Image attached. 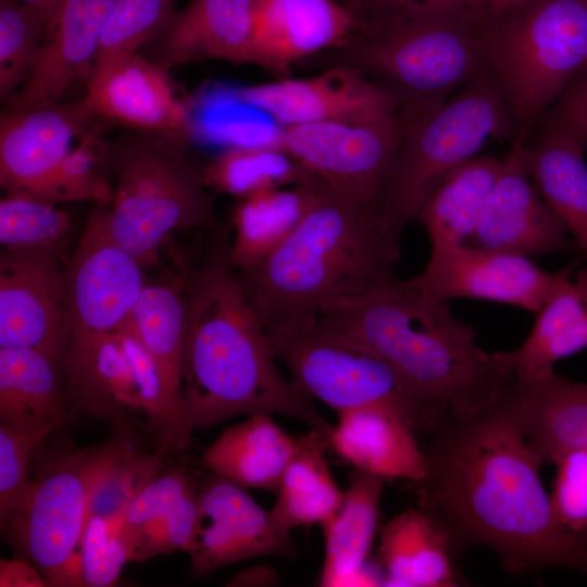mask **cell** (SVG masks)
<instances>
[{"label": "cell", "mask_w": 587, "mask_h": 587, "mask_svg": "<svg viewBox=\"0 0 587 587\" xmlns=\"http://www.w3.org/2000/svg\"><path fill=\"white\" fill-rule=\"evenodd\" d=\"M417 509L446 535L457 558L491 550L504 569L526 574L567 567L587 574V542L566 525L541 482L544 462L502 400L469 417H444L430 432Z\"/></svg>", "instance_id": "6da1fadb"}, {"label": "cell", "mask_w": 587, "mask_h": 587, "mask_svg": "<svg viewBox=\"0 0 587 587\" xmlns=\"http://www.w3.org/2000/svg\"><path fill=\"white\" fill-rule=\"evenodd\" d=\"M230 225L215 229L185 275L183 412L187 433L237 415L278 414L328 437L333 425L279 371L266 333L230 260Z\"/></svg>", "instance_id": "7a4b0ae2"}, {"label": "cell", "mask_w": 587, "mask_h": 587, "mask_svg": "<svg viewBox=\"0 0 587 587\" xmlns=\"http://www.w3.org/2000/svg\"><path fill=\"white\" fill-rule=\"evenodd\" d=\"M324 323L388 363L423 400L469 419L495 408L515 379V350L488 352L438 299L397 276L327 300Z\"/></svg>", "instance_id": "3957f363"}, {"label": "cell", "mask_w": 587, "mask_h": 587, "mask_svg": "<svg viewBox=\"0 0 587 587\" xmlns=\"http://www.w3.org/2000/svg\"><path fill=\"white\" fill-rule=\"evenodd\" d=\"M400 257L373 212L328 188L292 234L239 277L267 334L308 325L327 300L395 277Z\"/></svg>", "instance_id": "277c9868"}, {"label": "cell", "mask_w": 587, "mask_h": 587, "mask_svg": "<svg viewBox=\"0 0 587 587\" xmlns=\"http://www.w3.org/2000/svg\"><path fill=\"white\" fill-rule=\"evenodd\" d=\"M489 11L483 4L374 7L344 43L320 55L327 66L361 72L395 100L399 113L424 111L489 72L482 42Z\"/></svg>", "instance_id": "5b68a950"}, {"label": "cell", "mask_w": 587, "mask_h": 587, "mask_svg": "<svg viewBox=\"0 0 587 587\" xmlns=\"http://www.w3.org/2000/svg\"><path fill=\"white\" fill-rule=\"evenodd\" d=\"M400 145L375 212L384 235L400 245L439 182L477 155L494 138H512L517 126L508 101L486 72L446 101L420 112L399 113Z\"/></svg>", "instance_id": "8992f818"}, {"label": "cell", "mask_w": 587, "mask_h": 587, "mask_svg": "<svg viewBox=\"0 0 587 587\" xmlns=\"http://www.w3.org/2000/svg\"><path fill=\"white\" fill-rule=\"evenodd\" d=\"M489 72L517 126L528 134L587 66V8L580 0H527L490 10L482 32Z\"/></svg>", "instance_id": "52a82bcc"}, {"label": "cell", "mask_w": 587, "mask_h": 587, "mask_svg": "<svg viewBox=\"0 0 587 587\" xmlns=\"http://www.w3.org/2000/svg\"><path fill=\"white\" fill-rule=\"evenodd\" d=\"M178 143L130 138L109 146L115 186L109 207L102 204L105 226L142 267L157 260L170 233L216 226L202 171L187 161Z\"/></svg>", "instance_id": "ba28073f"}, {"label": "cell", "mask_w": 587, "mask_h": 587, "mask_svg": "<svg viewBox=\"0 0 587 587\" xmlns=\"http://www.w3.org/2000/svg\"><path fill=\"white\" fill-rule=\"evenodd\" d=\"M140 435L114 433L105 441L50 461L2 530L46 577L49 586H83L77 552L92 495L117 463L141 450Z\"/></svg>", "instance_id": "9c48e42d"}, {"label": "cell", "mask_w": 587, "mask_h": 587, "mask_svg": "<svg viewBox=\"0 0 587 587\" xmlns=\"http://www.w3.org/2000/svg\"><path fill=\"white\" fill-rule=\"evenodd\" d=\"M292 384L337 413L384 403L400 410L416 432H432L447 416L419 397L380 357L320 317L302 327L266 334Z\"/></svg>", "instance_id": "30bf717a"}, {"label": "cell", "mask_w": 587, "mask_h": 587, "mask_svg": "<svg viewBox=\"0 0 587 587\" xmlns=\"http://www.w3.org/2000/svg\"><path fill=\"white\" fill-rule=\"evenodd\" d=\"M401 139L399 115L376 122L282 127L276 145L334 192L375 214Z\"/></svg>", "instance_id": "8fae6325"}, {"label": "cell", "mask_w": 587, "mask_h": 587, "mask_svg": "<svg viewBox=\"0 0 587 587\" xmlns=\"http://www.w3.org/2000/svg\"><path fill=\"white\" fill-rule=\"evenodd\" d=\"M70 334L67 267L53 247H2L0 348H28L62 364Z\"/></svg>", "instance_id": "7c38bea8"}, {"label": "cell", "mask_w": 587, "mask_h": 587, "mask_svg": "<svg viewBox=\"0 0 587 587\" xmlns=\"http://www.w3.org/2000/svg\"><path fill=\"white\" fill-rule=\"evenodd\" d=\"M577 265L578 261L550 272L528 257L458 243L432 247L424 271L411 280L445 301L479 299L537 313Z\"/></svg>", "instance_id": "4fadbf2b"}, {"label": "cell", "mask_w": 587, "mask_h": 587, "mask_svg": "<svg viewBox=\"0 0 587 587\" xmlns=\"http://www.w3.org/2000/svg\"><path fill=\"white\" fill-rule=\"evenodd\" d=\"M190 555L192 576H205L260 557H296L290 532L283 528L234 482L213 473L199 487V516Z\"/></svg>", "instance_id": "5bb4252c"}, {"label": "cell", "mask_w": 587, "mask_h": 587, "mask_svg": "<svg viewBox=\"0 0 587 587\" xmlns=\"http://www.w3.org/2000/svg\"><path fill=\"white\" fill-rule=\"evenodd\" d=\"M95 116L85 98L24 111L4 110L0 121V183L5 195H28L52 202L72 143L89 132Z\"/></svg>", "instance_id": "9a60e30c"}, {"label": "cell", "mask_w": 587, "mask_h": 587, "mask_svg": "<svg viewBox=\"0 0 587 587\" xmlns=\"http://www.w3.org/2000/svg\"><path fill=\"white\" fill-rule=\"evenodd\" d=\"M239 99L282 127L320 122H376L395 118V100L355 68L327 66L307 78H287L239 89Z\"/></svg>", "instance_id": "2e32d148"}, {"label": "cell", "mask_w": 587, "mask_h": 587, "mask_svg": "<svg viewBox=\"0 0 587 587\" xmlns=\"http://www.w3.org/2000/svg\"><path fill=\"white\" fill-rule=\"evenodd\" d=\"M466 243L528 258L577 248L530 179L522 145L514 143L503 158L502 170Z\"/></svg>", "instance_id": "e0dca14e"}, {"label": "cell", "mask_w": 587, "mask_h": 587, "mask_svg": "<svg viewBox=\"0 0 587 587\" xmlns=\"http://www.w3.org/2000/svg\"><path fill=\"white\" fill-rule=\"evenodd\" d=\"M168 71L138 53L95 66L85 99L95 115L182 139L189 127V109Z\"/></svg>", "instance_id": "ac0fdd59"}, {"label": "cell", "mask_w": 587, "mask_h": 587, "mask_svg": "<svg viewBox=\"0 0 587 587\" xmlns=\"http://www.w3.org/2000/svg\"><path fill=\"white\" fill-rule=\"evenodd\" d=\"M115 0H64L47 25L37 58L8 111L60 102L68 86L90 76Z\"/></svg>", "instance_id": "d6986e66"}, {"label": "cell", "mask_w": 587, "mask_h": 587, "mask_svg": "<svg viewBox=\"0 0 587 587\" xmlns=\"http://www.w3.org/2000/svg\"><path fill=\"white\" fill-rule=\"evenodd\" d=\"M359 17L335 0H258L252 63L277 75L344 43Z\"/></svg>", "instance_id": "ffe728a7"}, {"label": "cell", "mask_w": 587, "mask_h": 587, "mask_svg": "<svg viewBox=\"0 0 587 587\" xmlns=\"http://www.w3.org/2000/svg\"><path fill=\"white\" fill-rule=\"evenodd\" d=\"M328 446L344 461L383 479L420 480L427 459L416 430L397 408L374 403L338 413Z\"/></svg>", "instance_id": "44dd1931"}, {"label": "cell", "mask_w": 587, "mask_h": 587, "mask_svg": "<svg viewBox=\"0 0 587 587\" xmlns=\"http://www.w3.org/2000/svg\"><path fill=\"white\" fill-rule=\"evenodd\" d=\"M257 1L192 0L157 36L155 62L168 70L203 60L251 64Z\"/></svg>", "instance_id": "7402d4cb"}, {"label": "cell", "mask_w": 587, "mask_h": 587, "mask_svg": "<svg viewBox=\"0 0 587 587\" xmlns=\"http://www.w3.org/2000/svg\"><path fill=\"white\" fill-rule=\"evenodd\" d=\"M544 461L560 464L587 451V384L555 372L537 379H514L503 397Z\"/></svg>", "instance_id": "603a6c76"}, {"label": "cell", "mask_w": 587, "mask_h": 587, "mask_svg": "<svg viewBox=\"0 0 587 587\" xmlns=\"http://www.w3.org/2000/svg\"><path fill=\"white\" fill-rule=\"evenodd\" d=\"M385 479L353 470L340 507L324 524V561L320 585L378 586L383 580L367 567L377 527Z\"/></svg>", "instance_id": "cb8c5ba5"}, {"label": "cell", "mask_w": 587, "mask_h": 587, "mask_svg": "<svg viewBox=\"0 0 587 587\" xmlns=\"http://www.w3.org/2000/svg\"><path fill=\"white\" fill-rule=\"evenodd\" d=\"M71 407L60 361L28 348H0V425L51 434Z\"/></svg>", "instance_id": "d4e9b609"}, {"label": "cell", "mask_w": 587, "mask_h": 587, "mask_svg": "<svg viewBox=\"0 0 587 587\" xmlns=\"http://www.w3.org/2000/svg\"><path fill=\"white\" fill-rule=\"evenodd\" d=\"M300 445L301 436L285 432L271 414H254L223 430L204 450L202 462L246 489L275 491Z\"/></svg>", "instance_id": "484cf974"}, {"label": "cell", "mask_w": 587, "mask_h": 587, "mask_svg": "<svg viewBox=\"0 0 587 587\" xmlns=\"http://www.w3.org/2000/svg\"><path fill=\"white\" fill-rule=\"evenodd\" d=\"M383 586L455 587L458 574L448 538L420 509H407L379 530Z\"/></svg>", "instance_id": "4316f807"}, {"label": "cell", "mask_w": 587, "mask_h": 587, "mask_svg": "<svg viewBox=\"0 0 587 587\" xmlns=\"http://www.w3.org/2000/svg\"><path fill=\"white\" fill-rule=\"evenodd\" d=\"M187 301L184 279L171 284H145L130 314L132 328L153 361L170 404L186 439L182 372Z\"/></svg>", "instance_id": "83f0119b"}, {"label": "cell", "mask_w": 587, "mask_h": 587, "mask_svg": "<svg viewBox=\"0 0 587 587\" xmlns=\"http://www.w3.org/2000/svg\"><path fill=\"white\" fill-rule=\"evenodd\" d=\"M586 149L577 140L552 130H541L535 145H522L530 179L587 260Z\"/></svg>", "instance_id": "f1b7e54d"}, {"label": "cell", "mask_w": 587, "mask_h": 587, "mask_svg": "<svg viewBox=\"0 0 587 587\" xmlns=\"http://www.w3.org/2000/svg\"><path fill=\"white\" fill-rule=\"evenodd\" d=\"M326 186H292L239 199L230 221V260L238 273L253 268L280 246Z\"/></svg>", "instance_id": "f546056e"}, {"label": "cell", "mask_w": 587, "mask_h": 587, "mask_svg": "<svg viewBox=\"0 0 587 587\" xmlns=\"http://www.w3.org/2000/svg\"><path fill=\"white\" fill-rule=\"evenodd\" d=\"M524 342L515 350V378L554 373L561 359L587 348V267L579 270L536 313Z\"/></svg>", "instance_id": "4dcf8cb0"}, {"label": "cell", "mask_w": 587, "mask_h": 587, "mask_svg": "<svg viewBox=\"0 0 587 587\" xmlns=\"http://www.w3.org/2000/svg\"><path fill=\"white\" fill-rule=\"evenodd\" d=\"M502 165L503 159L477 154L439 182L415 217L430 248L469 241Z\"/></svg>", "instance_id": "1f68e13d"}, {"label": "cell", "mask_w": 587, "mask_h": 587, "mask_svg": "<svg viewBox=\"0 0 587 587\" xmlns=\"http://www.w3.org/2000/svg\"><path fill=\"white\" fill-rule=\"evenodd\" d=\"M327 448V437L310 429L301 436L300 448L280 479L270 511L288 532L298 526H323L341 504L344 491L332 476Z\"/></svg>", "instance_id": "d6a6232c"}, {"label": "cell", "mask_w": 587, "mask_h": 587, "mask_svg": "<svg viewBox=\"0 0 587 587\" xmlns=\"http://www.w3.org/2000/svg\"><path fill=\"white\" fill-rule=\"evenodd\" d=\"M202 177L209 189L238 200L277 188L326 186L276 143L230 147L202 170Z\"/></svg>", "instance_id": "836d02e7"}, {"label": "cell", "mask_w": 587, "mask_h": 587, "mask_svg": "<svg viewBox=\"0 0 587 587\" xmlns=\"http://www.w3.org/2000/svg\"><path fill=\"white\" fill-rule=\"evenodd\" d=\"M46 22L18 0H0V95L11 101L41 47Z\"/></svg>", "instance_id": "e575fe53"}, {"label": "cell", "mask_w": 587, "mask_h": 587, "mask_svg": "<svg viewBox=\"0 0 587 587\" xmlns=\"http://www.w3.org/2000/svg\"><path fill=\"white\" fill-rule=\"evenodd\" d=\"M174 0H115L101 36L95 66L137 53L161 33Z\"/></svg>", "instance_id": "d590c367"}, {"label": "cell", "mask_w": 587, "mask_h": 587, "mask_svg": "<svg viewBox=\"0 0 587 587\" xmlns=\"http://www.w3.org/2000/svg\"><path fill=\"white\" fill-rule=\"evenodd\" d=\"M55 204L28 195H5L0 201L1 246L58 248L71 221Z\"/></svg>", "instance_id": "8d00e7d4"}, {"label": "cell", "mask_w": 587, "mask_h": 587, "mask_svg": "<svg viewBox=\"0 0 587 587\" xmlns=\"http://www.w3.org/2000/svg\"><path fill=\"white\" fill-rule=\"evenodd\" d=\"M172 451L158 448L139 451L114 465L98 484L88 511V519L122 517L128 504L166 467Z\"/></svg>", "instance_id": "74e56055"}, {"label": "cell", "mask_w": 587, "mask_h": 587, "mask_svg": "<svg viewBox=\"0 0 587 587\" xmlns=\"http://www.w3.org/2000/svg\"><path fill=\"white\" fill-rule=\"evenodd\" d=\"M82 582L87 587L117 584L124 565L132 561L130 547L121 526V517L87 520L79 545Z\"/></svg>", "instance_id": "f35d334b"}, {"label": "cell", "mask_w": 587, "mask_h": 587, "mask_svg": "<svg viewBox=\"0 0 587 587\" xmlns=\"http://www.w3.org/2000/svg\"><path fill=\"white\" fill-rule=\"evenodd\" d=\"M109 162V145L86 133L67 153L53 190L52 202L97 200L111 202L113 190L101 176L100 166Z\"/></svg>", "instance_id": "ab89813d"}, {"label": "cell", "mask_w": 587, "mask_h": 587, "mask_svg": "<svg viewBox=\"0 0 587 587\" xmlns=\"http://www.w3.org/2000/svg\"><path fill=\"white\" fill-rule=\"evenodd\" d=\"M49 433H17L0 425V526L3 530L24 505L33 482L27 470L32 450Z\"/></svg>", "instance_id": "60d3db41"}, {"label": "cell", "mask_w": 587, "mask_h": 587, "mask_svg": "<svg viewBox=\"0 0 587 587\" xmlns=\"http://www.w3.org/2000/svg\"><path fill=\"white\" fill-rule=\"evenodd\" d=\"M197 485L180 467H166L128 504L121 517L132 555L135 541Z\"/></svg>", "instance_id": "b9f144b4"}, {"label": "cell", "mask_w": 587, "mask_h": 587, "mask_svg": "<svg viewBox=\"0 0 587 587\" xmlns=\"http://www.w3.org/2000/svg\"><path fill=\"white\" fill-rule=\"evenodd\" d=\"M542 130L569 136L587 148V66L541 118Z\"/></svg>", "instance_id": "7bdbcfd3"}, {"label": "cell", "mask_w": 587, "mask_h": 587, "mask_svg": "<svg viewBox=\"0 0 587 587\" xmlns=\"http://www.w3.org/2000/svg\"><path fill=\"white\" fill-rule=\"evenodd\" d=\"M1 587H46L49 586L40 570L28 559H0Z\"/></svg>", "instance_id": "ee69618b"}, {"label": "cell", "mask_w": 587, "mask_h": 587, "mask_svg": "<svg viewBox=\"0 0 587 587\" xmlns=\"http://www.w3.org/2000/svg\"><path fill=\"white\" fill-rule=\"evenodd\" d=\"M388 4H408L444 9L458 8L471 4H482V2L480 0H362V4L358 15L371 8Z\"/></svg>", "instance_id": "f6af8a7d"}, {"label": "cell", "mask_w": 587, "mask_h": 587, "mask_svg": "<svg viewBox=\"0 0 587 587\" xmlns=\"http://www.w3.org/2000/svg\"><path fill=\"white\" fill-rule=\"evenodd\" d=\"M274 571L266 567H253L237 573L227 584V586H260L268 585L275 582Z\"/></svg>", "instance_id": "bcb514c9"}, {"label": "cell", "mask_w": 587, "mask_h": 587, "mask_svg": "<svg viewBox=\"0 0 587 587\" xmlns=\"http://www.w3.org/2000/svg\"><path fill=\"white\" fill-rule=\"evenodd\" d=\"M38 12L48 25L60 9L61 0H18ZM47 27V26H46Z\"/></svg>", "instance_id": "7dc6e473"}, {"label": "cell", "mask_w": 587, "mask_h": 587, "mask_svg": "<svg viewBox=\"0 0 587 587\" xmlns=\"http://www.w3.org/2000/svg\"><path fill=\"white\" fill-rule=\"evenodd\" d=\"M527 0H480L482 4L494 11H508Z\"/></svg>", "instance_id": "c3c4849f"}, {"label": "cell", "mask_w": 587, "mask_h": 587, "mask_svg": "<svg viewBox=\"0 0 587 587\" xmlns=\"http://www.w3.org/2000/svg\"><path fill=\"white\" fill-rule=\"evenodd\" d=\"M362 0H342V3L346 4L350 10H352L355 15L358 14Z\"/></svg>", "instance_id": "681fc988"}, {"label": "cell", "mask_w": 587, "mask_h": 587, "mask_svg": "<svg viewBox=\"0 0 587 587\" xmlns=\"http://www.w3.org/2000/svg\"><path fill=\"white\" fill-rule=\"evenodd\" d=\"M577 530L579 532L584 540L587 541V522L584 525H582L579 528H577Z\"/></svg>", "instance_id": "f907efd6"}, {"label": "cell", "mask_w": 587, "mask_h": 587, "mask_svg": "<svg viewBox=\"0 0 587 587\" xmlns=\"http://www.w3.org/2000/svg\"><path fill=\"white\" fill-rule=\"evenodd\" d=\"M580 1H582V2L585 4V7L587 8V0H580Z\"/></svg>", "instance_id": "816d5d0a"}, {"label": "cell", "mask_w": 587, "mask_h": 587, "mask_svg": "<svg viewBox=\"0 0 587 587\" xmlns=\"http://www.w3.org/2000/svg\"><path fill=\"white\" fill-rule=\"evenodd\" d=\"M61 1H62V3H63L64 0H61Z\"/></svg>", "instance_id": "f5cc1de1"}]
</instances>
